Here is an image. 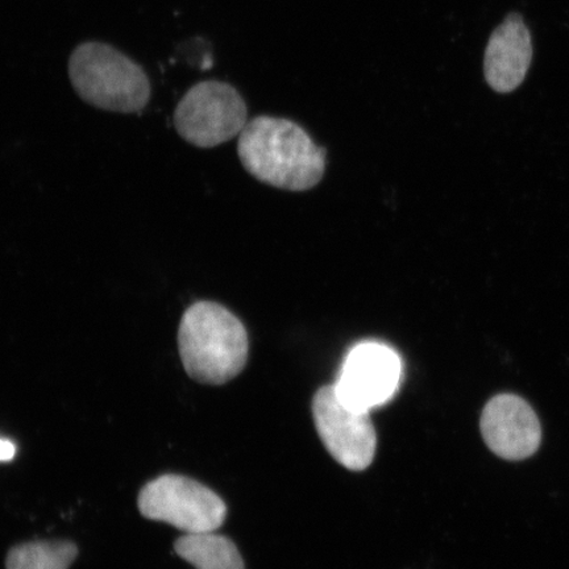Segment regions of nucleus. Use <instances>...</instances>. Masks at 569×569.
Here are the masks:
<instances>
[{"instance_id":"f257e3e1","label":"nucleus","mask_w":569,"mask_h":569,"mask_svg":"<svg viewBox=\"0 0 569 569\" xmlns=\"http://www.w3.org/2000/svg\"><path fill=\"white\" fill-rule=\"evenodd\" d=\"M241 166L256 180L281 190L316 188L326 172V151L291 120L258 117L239 134Z\"/></svg>"},{"instance_id":"7ed1b4c3","label":"nucleus","mask_w":569,"mask_h":569,"mask_svg":"<svg viewBox=\"0 0 569 569\" xmlns=\"http://www.w3.org/2000/svg\"><path fill=\"white\" fill-rule=\"evenodd\" d=\"M69 78L84 102L106 111L137 113L151 98L144 69L102 42H84L74 49Z\"/></svg>"},{"instance_id":"1a4fd4ad","label":"nucleus","mask_w":569,"mask_h":569,"mask_svg":"<svg viewBox=\"0 0 569 569\" xmlns=\"http://www.w3.org/2000/svg\"><path fill=\"white\" fill-rule=\"evenodd\" d=\"M532 60L531 34L519 13H510L490 36L483 73L490 88L501 94L521 87Z\"/></svg>"},{"instance_id":"423d86ee","label":"nucleus","mask_w":569,"mask_h":569,"mask_svg":"<svg viewBox=\"0 0 569 569\" xmlns=\"http://www.w3.org/2000/svg\"><path fill=\"white\" fill-rule=\"evenodd\" d=\"M312 417L326 450L339 465L355 472L372 465L377 436L369 411L346 403L336 386H327L317 391Z\"/></svg>"},{"instance_id":"9b49d317","label":"nucleus","mask_w":569,"mask_h":569,"mask_svg":"<svg viewBox=\"0 0 569 569\" xmlns=\"http://www.w3.org/2000/svg\"><path fill=\"white\" fill-rule=\"evenodd\" d=\"M78 555L71 542H31L13 547L7 569H68Z\"/></svg>"},{"instance_id":"39448f33","label":"nucleus","mask_w":569,"mask_h":569,"mask_svg":"<svg viewBox=\"0 0 569 569\" xmlns=\"http://www.w3.org/2000/svg\"><path fill=\"white\" fill-rule=\"evenodd\" d=\"M138 503L142 517L187 533L216 531L227 516L222 498L202 483L178 475H163L148 482Z\"/></svg>"},{"instance_id":"9d476101","label":"nucleus","mask_w":569,"mask_h":569,"mask_svg":"<svg viewBox=\"0 0 569 569\" xmlns=\"http://www.w3.org/2000/svg\"><path fill=\"white\" fill-rule=\"evenodd\" d=\"M174 550L196 569H244L238 547L213 531L187 533L177 540Z\"/></svg>"},{"instance_id":"20e7f679","label":"nucleus","mask_w":569,"mask_h":569,"mask_svg":"<svg viewBox=\"0 0 569 569\" xmlns=\"http://www.w3.org/2000/svg\"><path fill=\"white\" fill-rule=\"evenodd\" d=\"M247 106L240 92L220 81L197 83L174 111L180 137L198 148H213L239 137L247 122Z\"/></svg>"},{"instance_id":"6e6552de","label":"nucleus","mask_w":569,"mask_h":569,"mask_svg":"<svg viewBox=\"0 0 569 569\" xmlns=\"http://www.w3.org/2000/svg\"><path fill=\"white\" fill-rule=\"evenodd\" d=\"M480 429L489 450L509 461L532 457L542 440L536 411L523 398L511 393L498 395L487 403Z\"/></svg>"},{"instance_id":"f8f14e48","label":"nucleus","mask_w":569,"mask_h":569,"mask_svg":"<svg viewBox=\"0 0 569 569\" xmlns=\"http://www.w3.org/2000/svg\"><path fill=\"white\" fill-rule=\"evenodd\" d=\"M17 447L10 440L0 438V462L16 458Z\"/></svg>"},{"instance_id":"f03ea898","label":"nucleus","mask_w":569,"mask_h":569,"mask_svg":"<svg viewBox=\"0 0 569 569\" xmlns=\"http://www.w3.org/2000/svg\"><path fill=\"white\" fill-rule=\"evenodd\" d=\"M178 350L184 371L206 386H223L243 371L249 353L240 319L211 301H199L183 312Z\"/></svg>"},{"instance_id":"0eeeda50","label":"nucleus","mask_w":569,"mask_h":569,"mask_svg":"<svg viewBox=\"0 0 569 569\" xmlns=\"http://www.w3.org/2000/svg\"><path fill=\"white\" fill-rule=\"evenodd\" d=\"M401 380L400 355L386 345L367 341L347 355L333 386L346 403L371 411L395 397Z\"/></svg>"}]
</instances>
